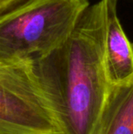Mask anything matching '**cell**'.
Returning <instances> with one entry per match:
<instances>
[{"label": "cell", "mask_w": 133, "mask_h": 134, "mask_svg": "<svg viewBox=\"0 0 133 134\" xmlns=\"http://www.w3.org/2000/svg\"><path fill=\"white\" fill-rule=\"evenodd\" d=\"M105 0L85 11L62 49L35 62L61 134H93L111 86L104 62Z\"/></svg>", "instance_id": "1"}, {"label": "cell", "mask_w": 133, "mask_h": 134, "mask_svg": "<svg viewBox=\"0 0 133 134\" xmlns=\"http://www.w3.org/2000/svg\"><path fill=\"white\" fill-rule=\"evenodd\" d=\"M105 7L104 62L107 80L111 87L126 86L133 82V44L120 23L117 0H105Z\"/></svg>", "instance_id": "4"}, {"label": "cell", "mask_w": 133, "mask_h": 134, "mask_svg": "<svg viewBox=\"0 0 133 134\" xmlns=\"http://www.w3.org/2000/svg\"><path fill=\"white\" fill-rule=\"evenodd\" d=\"M27 0H0V16L16 8Z\"/></svg>", "instance_id": "6"}, {"label": "cell", "mask_w": 133, "mask_h": 134, "mask_svg": "<svg viewBox=\"0 0 133 134\" xmlns=\"http://www.w3.org/2000/svg\"><path fill=\"white\" fill-rule=\"evenodd\" d=\"M0 134H61L35 62H0Z\"/></svg>", "instance_id": "3"}, {"label": "cell", "mask_w": 133, "mask_h": 134, "mask_svg": "<svg viewBox=\"0 0 133 134\" xmlns=\"http://www.w3.org/2000/svg\"><path fill=\"white\" fill-rule=\"evenodd\" d=\"M93 134H133V82L111 87Z\"/></svg>", "instance_id": "5"}, {"label": "cell", "mask_w": 133, "mask_h": 134, "mask_svg": "<svg viewBox=\"0 0 133 134\" xmlns=\"http://www.w3.org/2000/svg\"><path fill=\"white\" fill-rule=\"evenodd\" d=\"M89 0H27L0 16V62H37L64 48Z\"/></svg>", "instance_id": "2"}]
</instances>
